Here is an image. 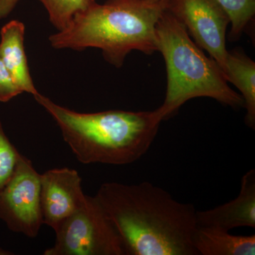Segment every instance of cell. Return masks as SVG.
Masks as SVG:
<instances>
[{
  "mask_svg": "<svg viewBox=\"0 0 255 255\" xmlns=\"http://www.w3.org/2000/svg\"><path fill=\"white\" fill-rule=\"evenodd\" d=\"M20 155L5 134L0 121V194L14 174Z\"/></svg>",
  "mask_w": 255,
  "mask_h": 255,
  "instance_id": "obj_15",
  "label": "cell"
},
{
  "mask_svg": "<svg viewBox=\"0 0 255 255\" xmlns=\"http://www.w3.org/2000/svg\"><path fill=\"white\" fill-rule=\"evenodd\" d=\"M167 0H108L94 2L75 14L67 27L49 37L56 49L81 51L100 48L104 58L117 68L132 50L157 51L155 27L167 9Z\"/></svg>",
  "mask_w": 255,
  "mask_h": 255,
  "instance_id": "obj_3",
  "label": "cell"
},
{
  "mask_svg": "<svg viewBox=\"0 0 255 255\" xmlns=\"http://www.w3.org/2000/svg\"><path fill=\"white\" fill-rule=\"evenodd\" d=\"M198 226H209L230 231L235 228H255V170L242 177L236 199L206 211H196Z\"/></svg>",
  "mask_w": 255,
  "mask_h": 255,
  "instance_id": "obj_9",
  "label": "cell"
},
{
  "mask_svg": "<svg viewBox=\"0 0 255 255\" xmlns=\"http://www.w3.org/2000/svg\"><path fill=\"white\" fill-rule=\"evenodd\" d=\"M19 0H0V19L9 16Z\"/></svg>",
  "mask_w": 255,
  "mask_h": 255,
  "instance_id": "obj_17",
  "label": "cell"
},
{
  "mask_svg": "<svg viewBox=\"0 0 255 255\" xmlns=\"http://www.w3.org/2000/svg\"><path fill=\"white\" fill-rule=\"evenodd\" d=\"M46 8L52 24L58 31L67 27L74 16L85 11L95 0H39Z\"/></svg>",
  "mask_w": 255,
  "mask_h": 255,
  "instance_id": "obj_14",
  "label": "cell"
},
{
  "mask_svg": "<svg viewBox=\"0 0 255 255\" xmlns=\"http://www.w3.org/2000/svg\"><path fill=\"white\" fill-rule=\"evenodd\" d=\"M13 255L11 252L4 251V250L0 248V255Z\"/></svg>",
  "mask_w": 255,
  "mask_h": 255,
  "instance_id": "obj_18",
  "label": "cell"
},
{
  "mask_svg": "<svg viewBox=\"0 0 255 255\" xmlns=\"http://www.w3.org/2000/svg\"><path fill=\"white\" fill-rule=\"evenodd\" d=\"M22 93L0 58V102H8Z\"/></svg>",
  "mask_w": 255,
  "mask_h": 255,
  "instance_id": "obj_16",
  "label": "cell"
},
{
  "mask_svg": "<svg viewBox=\"0 0 255 255\" xmlns=\"http://www.w3.org/2000/svg\"><path fill=\"white\" fill-rule=\"evenodd\" d=\"M221 228L197 226L193 243L198 255H255V236H235Z\"/></svg>",
  "mask_w": 255,
  "mask_h": 255,
  "instance_id": "obj_11",
  "label": "cell"
},
{
  "mask_svg": "<svg viewBox=\"0 0 255 255\" xmlns=\"http://www.w3.org/2000/svg\"><path fill=\"white\" fill-rule=\"evenodd\" d=\"M95 1H96V0H95Z\"/></svg>",
  "mask_w": 255,
  "mask_h": 255,
  "instance_id": "obj_19",
  "label": "cell"
},
{
  "mask_svg": "<svg viewBox=\"0 0 255 255\" xmlns=\"http://www.w3.org/2000/svg\"><path fill=\"white\" fill-rule=\"evenodd\" d=\"M155 39L167 69L165 99L155 110L162 121L196 97L214 99L234 109L244 107L243 97L228 85L218 63L204 54L185 26L167 9L156 24Z\"/></svg>",
  "mask_w": 255,
  "mask_h": 255,
  "instance_id": "obj_4",
  "label": "cell"
},
{
  "mask_svg": "<svg viewBox=\"0 0 255 255\" xmlns=\"http://www.w3.org/2000/svg\"><path fill=\"white\" fill-rule=\"evenodd\" d=\"M35 100L54 119L80 163L123 165L145 155L162 122L156 111L80 113L38 94Z\"/></svg>",
  "mask_w": 255,
  "mask_h": 255,
  "instance_id": "obj_2",
  "label": "cell"
},
{
  "mask_svg": "<svg viewBox=\"0 0 255 255\" xmlns=\"http://www.w3.org/2000/svg\"><path fill=\"white\" fill-rule=\"evenodd\" d=\"M54 245L44 255H127L118 233L95 196L55 231Z\"/></svg>",
  "mask_w": 255,
  "mask_h": 255,
  "instance_id": "obj_5",
  "label": "cell"
},
{
  "mask_svg": "<svg viewBox=\"0 0 255 255\" xmlns=\"http://www.w3.org/2000/svg\"><path fill=\"white\" fill-rule=\"evenodd\" d=\"M127 255H198L196 210L150 182L102 184L95 195Z\"/></svg>",
  "mask_w": 255,
  "mask_h": 255,
  "instance_id": "obj_1",
  "label": "cell"
},
{
  "mask_svg": "<svg viewBox=\"0 0 255 255\" xmlns=\"http://www.w3.org/2000/svg\"><path fill=\"white\" fill-rule=\"evenodd\" d=\"M226 11L231 23L230 37L233 41L239 39L242 33L254 21L255 0H215Z\"/></svg>",
  "mask_w": 255,
  "mask_h": 255,
  "instance_id": "obj_13",
  "label": "cell"
},
{
  "mask_svg": "<svg viewBox=\"0 0 255 255\" xmlns=\"http://www.w3.org/2000/svg\"><path fill=\"white\" fill-rule=\"evenodd\" d=\"M0 219L12 232L36 238L43 225L41 174L20 155L14 174L0 194Z\"/></svg>",
  "mask_w": 255,
  "mask_h": 255,
  "instance_id": "obj_6",
  "label": "cell"
},
{
  "mask_svg": "<svg viewBox=\"0 0 255 255\" xmlns=\"http://www.w3.org/2000/svg\"><path fill=\"white\" fill-rule=\"evenodd\" d=\"M0 35V58L15 83L23 93L26 92L33 97L38 95L39 92L32 80L25 52V25L18 20H12L1 28Z\"/></svg>",
  "mask_w": 255,
  "mask_h": 255,
  "instance_id": "obj_10",
  "label": "cell"
},
{
  "mask_svg": "<svg viewBox=\"0 0 255 255\" xmlns=\"http://www.w3.org/2000/svg\"><path fill=\"white\" fill-rule=\"evenodd\" d=\"M167 9L185 26L199 48L209 53L223 73L228 51L229 16L215 0H167Z\"/></svg>",
  "mask_w": 255,
  "mask_h": 255,
  "instance_id": "obj_7",
  "label": "cell"
},
{
  "mask_svg": "<svg viewBox=\"0 0 255 255\" xmlns=\"http://www.w3.org/2000/svg\"><path fill=\"white\" fill-rule=\"evenodd\" d=\"M82 178L75 169L53 168L41 174V204L43 224L56 231L69 216L85 204Z\"/></svg>",
  "mask_w": 255,
  "mask_h": 255,
  "instance_id": "obj_8",
  "label": "cell"
},
{
  "mask_svg": "<svg viewBox=\"0 0 255 255\" xmlns=\"http://www.w3.org/2000/svg\"><path fill=\"white\" fill-rule=\"evenodd\" d=\"M223 74L227 82L235 85L244 100L246 109V124L255 127V63L244 53L228 52Z\"/></svg>",
  "mask_w": 255,
  "mask_h": 255,
  "instance_id": "obj_12",
  "label": "cell"
}]
</instances>
